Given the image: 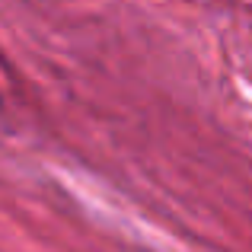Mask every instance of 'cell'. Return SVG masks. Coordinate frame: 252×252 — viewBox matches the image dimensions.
Instances as JSON below:
<instances>
[]
</instances>
